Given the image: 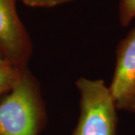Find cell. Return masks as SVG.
I'll return each instance as SVG.
<instances>
[{
  "instance_id": "obj_1",
  "label": "cell",
  "mask_w": 135,
  "mask_h": 135,
  "mask_svg": "<svg viewBox=\"0 0 135 135\" xmlns=\"http://www.w3.org/2000/svg\"><path fill=\"white\" fill-rule=\"evenodd\" d=\"M47 112L36 78L26 68L0 101V135H38Z\"/></svg>"
},
{
  "instance_id": "obj_2",
  "label": "cell",
  "mask_w": 135,
  "mask_h": 135,
  "mask_svg": "<svg viewBox=\"0 0 135 135\" xmlns=\"http://www.w3.org/2000/svg\"><path fill=\"white\" fill-rule=\"evenodd\" d=\"M80 114L73 135H115L117 116L113 97L102 80L80 78Z\"/></svg>"
},
{
  "instance_id": "obj_3",
  "label": "cell",
  "mask_w": 135,
  "mask_h": 135,
  "mask_svg": "<svg viewBox=\"0 0 135 135\" xmlns=\"http://www.w3.org/2000/svg\"><path fill=\"white\" fill-rule=\"evenodd\" d=\"M0 53L20 69L27 68L32 56V41L18 16L16 0H0Z\"/></svg>"
},
{
  "instance_id": "obj_4",
  "label": "cell",
  "mask_w": 135,
  "mask_h": 135,
  "mask_svg": "<svg viewBox=\"0 0 135 135\" xmlns=\"http://www.w3.org/2000/svg\"><path fill=\"white\" fill-rule=\"evenodd\" d=\"M109 90L117 110L135 113V26L117 47Z\"/></svg>"
},
{
  "instance_id": "obj_5",
  "label": "cell",
  "mask_w": 135,
  "mask_h": 135,
  "mask_svg": "<svg viewBox=\"0 0 135 135\" xmlns=\"http://www.w3.org/2000/svg\"><path fill=\"white\" fill-rule=\"evenodd\" d=\"M23 69L15 67L8 62L0 64V101L18 81Z\"/></svg>"
},
{
  "instance_id": "obj_6",
  "label": "cell",
  "mask_w": 135,
  "mask_h": 135,
  "mask_svg": "<svg viewBox=\"0 0 135 135\" xmlns=\"http://www.w3.org/2000/svg\"><path fill=\"white\" fill-rule=\"evenodd\" d=\"M135 18V0H119V19L122 26L126 27Z\"/></svg>"
},
{
  "instance_id": "obj_7",
  "label": "cell",
  "mask_w": 135,
  "mask_h": 135,
  "mask_svg": "<svg viewBox=\"0 0 135 135\" xmlns=\"http://www.w3.org/2000/svg\"><path fill=\"white\" fill-rule=\"evenodd\" d=\"M25 5L30 7L50 8L56 5H62L72 0H20Z\"/></svg>"
},
{
  "instance_id": "obj_8",
  "label": "cell",
  "mask_w": 135,
  "mask_h": 135,
  "mask_svg": "<svg viewBox=\"0 0 135 135\" xmlns=\"http://www.w3.org/2000/svg\"><path fill=\"white\" fill-rule=\"evenodd\" d=\"M7 62V61L5 60V59L3 58L2 55V54H1V53H0V64H2V63H4V62Z\"/></svg>"
}]
</instances>
